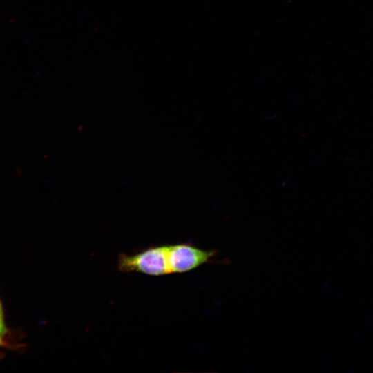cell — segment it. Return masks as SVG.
<instances>
[{"mask_svg":"<svg viewBox=\"0 0 373 373\" xmlns=\"http://www.w3.org/2000/svg\"><path fill=\"white\" fill-rule=\"evenodd\" d=\"M117 268L124 273L153 276L170 274V245L151 246L131 254L122 253L119 256Z\"/></svg>","mask_w":373,"mask_h":373,"instance_id":"obj_1","label":"cell"},{"mask_svg":"<svg viewBox=\"0 0 373 373\" xmlns=\"http://www.w3.org/2000/svg\"><path fill=\"white\" fill-rule=\"evenodd\" d=\"M213 250H204L191 243L170 245L171 274L184 273L207 263L215 256Z\"/></svg>","mask_w":373,"mask_h":373,"instance_id":"obj_2","label":"cell"},{"mask_svg":"<svg viewBox=\"0 0 373 373\" xmlns=\"http://www.w3.org/2000/svg\"><path fill=\"white\" fill-rule=\"evenodd\" d=\"M6 332L7 329L3 318V307L0 300V345L3 344L4 337Z\"/></svg>","mask_w":373,"mask_h":373,"instance_id":"obj_3","label":"cell"}]
</instances>
